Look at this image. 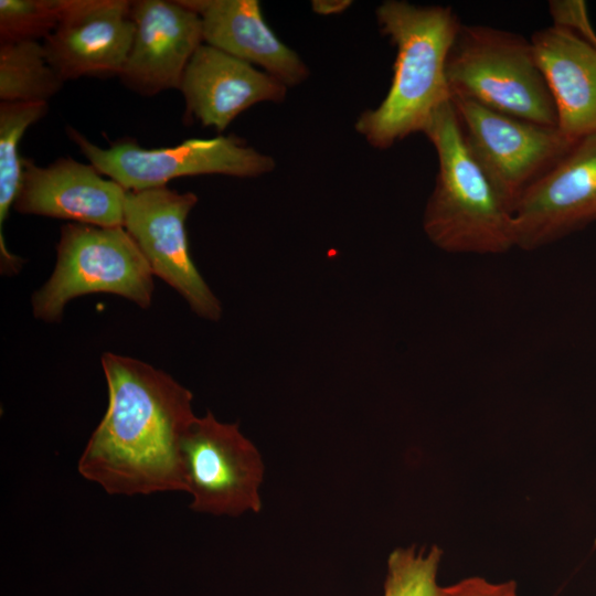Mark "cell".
<instances>
[{
	"label": "cell",
	"mask_w": 596,
	"mask_h": 596,
	"mask_svg": "<svg viewBox=\"0 0 596 596\" xmlns=\"http://www.w3.org/2000/svg\"><path fill=\"white\" fill-rule=\"evenodd\" d=\"M100 362L108 405L78 472L108 494L185 492L182 441L196 417L193 394L140 360L106 352Z\"/></svg>",
	"instance_id": "6da1fadb"
},
{
	"label": "cell",
	"mask_w": 596,
	"mask_h": 596,
	"mask_svg": "<svg viewBox=\"0 0 596 596\" xmlns=\"http://www.w3.org/2000/svg\"><path fill=\"white\" fill-rule=\"evenodd\" d=\"M377 24L396 49L386 96L364 110L355 130L374 148L387 149L423 132L450 92L446 79L449 51L462 24L448 6L386 0L375 11Z\"/></svg>",
	"instance_id": "7a4b0ae2"
},
{
	"label": "cell",
	"mask_w": 596,
	"mask_h": 596,
	"mask_svg": "<svg viewBox=\"0 0 596 596\" xmlns=\"http://www.w3.org/2000/svg\"><path fill=\"white\" fill-rule=\"evenodd\" d=\"M423 134L438 161L423 215L428 240L451 254L498 255L515 248L512 210L469 151L451 98Z\"/></svg>",
	"instance_id": "3957f363"
},
{
	"label": "cell",
	"mask_w": 596,
	"mask_h": 596,
	"mask_svg": "<svg viewBox=\"0 0 596 596\" xmlns=\"http://www.w3.org/2000/svg\"><path fill=\"white\" fill-rule=\"evenodd\" d=\"M450 97L526 121L557 127L555 105L531 40L482 24H461L449 51Z\"/></svg>",
	"instance_id": "277c9868"
},
{
	"label": "cell",
	"mask_w": 596,
	"mask_h": 596,
	"mask_svg": "<svg viewBox=\"0 0 596 596\" xmlns=\"http://www.w3.org/2000/svg\"><path fill=\"white\" fill-rule=\"evenodd\" d=\"M153 288L147 260L123 226L70 223L61 230L52 275L32 295V312L45 322H58L72 299L95 292L148 308Z\"/></svg>",
	"instance_id": "5b68a950"
},
{
	"label": "cell",
	"mask_w": 596,
	"mask_h": 596,
	"mask_svg": "<svg viewBox=\"0 0 596 596\" xmlns=\"http://www.w3.org/2000/svg\"><path fill=\"white\" fill-rule=\"evenodd\" d=\"M66 131L89 163L126 191L164 187L172 179L201 174L255 178L272 172L276 166L270 156L233 135L192 138L177 146L155 149H145L130 141L105 149L73 128Z\"/></svg>",
	"instance_id": "8992f818"
},
{
	"label": "cell",
	"mask_w": 596,
	"mask_h": 596,
	"mask_svg": "<svg viewBox=\"0 0 596 596\" xmlns=\"http://www.w3.org/2000/svg\"><path fill=\"white\" fill-rule=\"evenodd\" d=\"M464 140L513 210L522 193L575 145L557 127L526 121L454 96Z\"/></svg>",
	"instance_id": "52a82bcc"
},
{
	"label": "cell",
	"mask_w": 596,
	"mask_h": 596,
	"mask_svg": "<svg viewBox=\"0 0 596 596\" xmlns=\"http://www.w3.org/2000/svg\"><path fill=\"white\" fill-rule=\"evenodd\" d=\"M182 458L193 511L231 517L260 511L264 464L237 423H222L210 411L195 417L183 437Z\"/></svg>",
	"instance_id": "ba28073f"
},
{
	"label": "cell",
	"mask_w": 596,
	"mask_h": 596,
	"mask_svg": "<svg viewBox=\"0 0 596 596\" xmlns=\"http://www.w3.org/2000/svg\"><path fill=\"white\" fill-rule=\"evenodd\" d=\"M196 202L194 193L167 185L127 191L124 228L152 274L177 290L196 316L216 321L221 302L195 267L187 238L185 221Z\"/></svg>",
	"instance_id": "9c48e42d"
},
{
	"label": "cell",
	"mask_w": 596,
	"mask_h": 596,
	"mask_svg": "<svg viewBox=\"0 0 596 596\" xmlns=\"http://www.w3.org/2000/svg\"><path fill=\"white\" fill-rule=\"evenodd\" d=\"M515 247L533 251L596 222V134L581 138L520 196Z\"/></svg>",
	"instance_id": "30bf717a"
},
{
	"label": "cell",
	"mask_w": 596,
	"mask_h": 596,
	"mask_svg": "<svg viewBox=\"0 0 596 596\" xmlns=\"http://www.w3.org/2000/svg\"><path fill=\"white\" fill-rule=\"evenodd\" d=\"M131 1L64 0L62 15L44 39L49 64L65 82L120 75L134 40Z\"/></svg>",
	"instance_id": "8fae6325"
},
{
	"label": "cell",
	"mask_w": 596,
	"mask_h": 596,
	"mask_svg": "<svg viewBox=\"0 0 596 596\" xmlns=\"http://www.w3.org/2000/svg\"><path fill=\"white\" fill-rule=\"evenodd\" d=\"M134 40L121 82L151 96L179 89L187 65L203 44L202 20L180 1H131Z\"/></svg>",
	"instance_id": "7c38bea8"
},
{
	"label": "cell",
	"mask_w": 596,
	"mask_h": 596,
	"mask_svg": "<svg viewBox=\"0 0 596 596\" xmlns=\"http://www.w3.org/2000/svg\"><path fill=\"white\" fill-rule=\"evenodd\" d=\"M127 191L92 164L60 158L39 167L23 158V179L14 210L75 223L124 227Z\"/></svg>",
	"instance_id": "4fadbf2b"
},
{
	"label": "cell",
	"mask_w": 596,
	"mask_h": 596,
	"mask_svg": "<svg viewBox=\"0 0 596 596\" xmlns=\"http://www.w3.org/2000/svg\"><path fill=\"white\" fill-rule=\"evenodd\" d=\"M287 86L273 75L209 44L185 67L180 91L189 118L217 131L243 111L264 102L281 103Z\"/></svg>",
	"instance_id": "5bb4252c"
},
{
	"label": "cell",
	"mask_w": 596,
	"mask_h": 596,
	"mask_svg": "<svg viewBox=\"0 0 596 596\" xmlns=\"http://www.w3.org/2000/svg\"><path fill=\"white\" fill-rule=\"evenodd\" d=\"M202 20L204 42L260 66L287 87L305 82L308 66L264 20L256 0H180Z\"/></svg>",
	"instance_id": "9a60e30c"
},
{
	"label": "cell",
	"mask_w": 596,
	"mask_h": 596,
	"mask_svg": "<svg viewBox=\"0 0 596 596\" xmlns=\"http://www.w3.org/2000/svg\"><path fill=\"white\" fill-rule=\"evenodd\" d=\"M530 40L555 105L557 128L572 140L596 134V45L552 25Z\"/></svg>",
	"instance_id": "2e32d148"
},
{
	"label": "cell",
	"mask_w": 596,
	"mask_h": 596,
	"mask_svg": "<svg viewBox=\"0 0 596 596\" xmlns=\"http://www.w3.org/2000/svg\"><path fill=\"white\" fill-rule=\"evenodd\" d=\"M47 103H0V262L1 273L13 275L22 260L7 248L3 223L19 195L23 179V158L19 142L25 130L47 113Z\"/></svg>",
	"instance_id": "e0dca14e"
},
{
	"label": "cell",
	"mask_w": 596,
	"mask_h": 596,
	"mask_svg": "<svg viewBox=\"0 0 596 596\" xmlns=\"http://www.w3.org/2000/svg\"><path fill=\"white\" fill-rule=\"evenodd\" d=\"M63 83L39 41L0 42L1 102L47 103Z\"/></svg>",
	"instance_id": "ac0fdd59"
},
{
	"label": "cell",
	"mask_w": 596,
	"mask_h": 596,
	"mask_svg": "<svg viewBox=\"0 0 596 596\" xmlns=\"http://www.w3.org/2000/svg\"><path fill=\"white\" fill-rule=\"evenodd\" d=\"M440 558L437 546L427 553L415 547L394 550L387 560L383 596H439L436 577Z\"/></svg>",
	"instance_id": "d6986e66"
},
{
	"label": "cell",
	"mask_w": 596,
	"mask_h": 596,
	"mask_svg": "<svg viewBox=\"0 0 596 596\" xmlns=\"http://www.w3.org/2000/svg\"><path fill=\"white\" fill-rule=\"evenodd\" d=\"M64 0H0V42L39 41L56 26Z\"/></svg>",
	"instance_id": "ffe728a7"
},
{
	"label": "cell",
	"mask_w": 596,
	"mask_h": 596,
	"mask_svg": "<svg viewBox=\"0 0 596 596\" xmlns=\"http://www.w3.org/2000/svg\"><path fill=\"white\" fill-rule=\"evenodd\" d=\"M549 12L552 26L568 31L582 40L596 45V31L588 17L586 2L583 0H551Z\"/></svg>",
	"instance_id": "44dd1931"
},
{
	"label": "cell",
	"mask_w": 596,
	"mask_h": 596,
	"mask_svg": "<svg viewBox=\"0 0 596 596\" xmlns=\"http://www.w3.org/2000/svg\"><path fill=\"white\" fill-rule=\"evenodd\" d=\"M439 596H517V584L513 581L492 584L480 577H470L440 587Z\"/></svg>",
	"instance_id": "7402d4cb"
},
{
	"label": "cell",
	"mask_w": 596,
	"mask_h": 596,
	"mask_svg": "<svg viewBox=\"0 0 596 596\" xmlns=\"http://www.w3.org/2000/svg\"><path fill=\"white\" fill-rule=\"evenodd\" d=\"M351 4L350 0H315L311 2L312 10L320 15L340 14Z\"/></svg>",
	"instance_id": "603a6c76"
}]
</instances>
